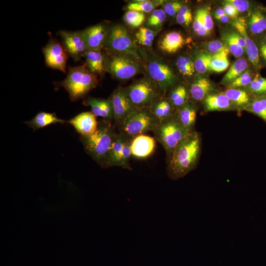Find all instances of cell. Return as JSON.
I'll return each mask as SVG.
<instances>
[{
  "label": "cell",
  "mask_w": 266,
  "mask_h": 266,
  "mask_svg": "<svg viewBox=\"0 0 266 266\" xmlns=\"http://www.w3.org/2000/svg\"><path fill=\"white\" fill-rule=\"evenodd\" d=\"M201 137L192 131L176 147L170 161L167 163V173L172 179L185 176L197 166L201 150Z\"/></svg>",
  "instance_id": "obj_1"
},
{
  "label": "cell",
  "mask_w": 266,
  "mask_h": 266,
  "mask_svg": "<svg viewBox=\"0 0 266 266\" xmlns=\"http://www.w3.org/2000/svg\"><path fill=\"white\" fill-rule=\"evenodd\" d=\"M117 133L111 121L103 119L93 133L81 136V140L87 153L101 166Z\"/></svg>",
  "instance_id": "obj_2"
},
{
  "label": "cell",
  "mask_w": 266,
  "mask_h": 266,
  "mask_svg": "<svg viewBox=\"0 0 266 266\" xmlns=\"http://www.w3.org/2000/svg\"><path fill=\"white\" fill-rule=\"evenodd\" d=\"M136 43L134 36L124 26L117 24L110 26L108 37L103 50L128 57L142 66L144 50L141 49Z\"/></svg>",
  "instance_id": "obj_3"
},
{
  "label": "cell",
  "mask_w": 266,
  "mask_h": 266,
  "mask_svg": "<svg viewBox=\"0 0 266 266\" xmlns=\"http://www.w3.org/2000/svg\"><path fill=\"white\" fill-rule=\"evenodd\" d=\"M143 61L142 66L146 76L156 84L164 95L177 82L178 78L171 67L152 51L144 50Z\"/></svg>",
  "instance_id": "obj_4"
},
{
  "label": "cell",
  "mask_w": 266,
  "mask_h": 266,
  "mask_svg": "<svg viewBox=\"0 0 266 266\" xmlns=\"http://www.w3.org/2000/svg\"><path fill=\"white\" fill-rule=\"evenodd\" d=\"M99 83L98 75L91 72L85 64L70 68L66 77L60 83L72 101L83 98Z\"/></svg>",
  "instance_id": "obj_5"
},
{
  "label": "cell",
  "mask_w": 266,
  "mask_h": 266,
  "mask_svg": "<svg viewBox=\"0 0 266 266\" xmlns=\"http://www.w3.org/2000/svg\"><path fill=\"white\" fill-rule=\"evenodd\" d=\"M152 132L164 148L167 163L179 142L192 131L184 127L174 116L158 123Z\"/></svg>",
  "instance_id": "obj_6"
},
{
  "label": "cell",
  "mask_w": 266,
  "mask_h": 266,
  "mask_svg": "<svg viewBox=\"0 0 266 266\" xmlns=\"http://www.w3.org/2000/svg\"><path fill=\"white\" fill-rule=\"evenodd\" d=\"M125 88L135 109L148 108L164 96L156 84L146 76Z\"/></svg>",
  "instance_id": "obj_7"
},
{
  "label": "cell",
  "mask_w": 266,
  "mask_h": 266,
  "mask_svg": "<svg viewBox=\"0 0 266 266\" xmlns=\"http://www.w3.org/2000/svg\"><path fill=\"white\" fill-rule=\"evenodd\" d=\"M158 124L148 108L135 109L117 126L119 133L131 140L152 131Z\"/></svg>",
  "instance_id": "obj_8"
},
{
  "label": "cell",
  "mask_w": 266,
  "mask_h": 266,
  "mask_svg": "<svg viewBox=\"0 0 266 266\" xmlns=\"http://www.w3.org/2000/svg\"><path fill=\"white\" fill-rule=\"evenodd\" d=\"M104 52L106 56V72L114 78L122 80L130 79L143 69L141 64L131 58Z\"/></svg>",
  "instance_id": "obj_9"
},
{
  "label": "cell",
  "mask_w": 266,
  "mask_h": 266,
  "mask_svg": "<svg viewBox=\"0 0 266 266\" xmlns=\"http://www.w3.org/2000/svg\"><path fill=\"white\" fill-rule=\"evenodd\" d=\"M131 141L124 134L117 133L101 166L105 168L119 166L132 169L130 164Z\"/></svg>",
  "instance_id": "obj_10"
},
{
  "label": "cell",
  "mask_w": 266,
  "mask_h": 266,
  "mask_svg": "<svg viewBox=\"0 0 266 266\" xmlns=\"http://www.w3.org/2000/svg\"><path fill=\"white\" fill-rule=\"evenodd\" d=\"M46 66L53 69L66 72L68 54L58 41L51 38L42 49Z\"/></svg>",
  "instance_id": "obj_11"
},
{
  "label": "cell",
  "mask_w": 266,
  "mask_h": 266,
  "mask_svg": "<svg viewBox=\"0 0 266 266\" xmlns=\"http://www.w3.org/2000/svg\"><path fill=\"white\" fill-rule=\"evenodd\" d=\"M59 34L68 55L75 62L84 57L87 48L81 31H60Z\"/></svg>",
  "instance_id": "obj_12"
},
{
  "label": "cell",
  "mask_w": 266,
  "mask_h": 266,
  "mask_svg": "<svg viewBox=\"0 0 266 266\" xmlns=\"http://www.w3.org/2000/svg\"><path fill=\"white\" fill-rule=\"evenodd\" d=\"M110 26L106 22H101L81 31L87 50H103L108 37Z\"/></svg>",
  "instance_id": "obj_13"
},
{
  "label": "cell",
  "mask_w": 266,
  "mask_h": 266,
  "mask_svg": "<svg viewBox=\"0 0 266 266\" xmlns=\"http://www.w3.org/2000/svg\"><path fill=\"white\" fill-rule=\"evenodd\" d=\"M109 99L112 106L113 120L117 126L135 109L125 88L119 87L116 88Z\"/></svg>",
  "instance_id": "obj_14"
},
{
  "label": "cell",
  "mask_w": 266,
  "mask_h": 266,
  "mask_svg": "<svg viewBox=\"0 0 266 266\" xmlns=\"http://www.w3.org/2000/svg\"><path fill=\"white\" fill-rule=\"evenodd\" d=\"M232 25L245 40V51L249 61L256 70H260L261 65L260 63L259 48L248 35L245 21L243 18H240L234 20Z\"/></svg>",
  "instance_id": "obj_15"
},
{
  "label": "cell",
  "mask_w": 266,
  "mask_h": 266,
  "mask_svg": "<svg viewBox=\"0 0 266 266\" xmlns=\"http://www.w3.org/2000/svg\"><path fill=\"white\" fill-rule=\"evenodd\" d=\"M81 134L87 136L93 133L97 129L98 121L91 112H82L67 121Z\"/></svg>",
  "instance_id": "obj_16"
},
{
  "label": "cell",
  "mask_w": 266,
  "mask_h": 266,
  "mask_svg": "<svg viewBox=\"0 0 266 266\" xmlns=\"http://www.w3.org/2000/svg\"><path fill=\"white\" fill-rule=\"evenodd\" d=\"M155 144L154 138L145 134L138 135L132 139V156L137 159L147 158L154 152Z\"/></svg>",
  "instance_id": "obj_17"
},
{
  "label": "cell",
  "mask_w": 266,
  "mask_h": 266,
  "mask_svg": "<svg viewBox=\"0 0 266 266\" xmlns=\"http://www.w3.org/2000/svg\"><path fill=\"white\" fill-rule=\"evenodd\" d=\"M148 109L158 123L173 117L176 112L169 100L164 96L157 100Z\"/></svg>",
  "instance_id": "obj_18"
},
{
  "label": "cell",
  "mask_w": 266,
  "mask_h": 266,
  "mask_svg": "<svg viewBox=\"0 0 266 266\" xmlns=\"http://www.w3.org/2000/svg\"><path fill=\"white\" fill-rule=\"evenodd\" d=\"M84 57L85 64L92 73L102 78L106 72V53L103 50H87Z\"/></svg>",
  "instance_id": "obj_19"
},
{
  "label": "cell",
  "mask_w": 266,
  "mask_h": 266,
  "mask_svg": "<svg viewBox=\"0 0 266 266\" xmlns=\"http://www.w3.org/2000/svg\"><path fill=\"white\" fill-rule=\"evenodd\" d=\"M185 42L184 37L179 32H170L161 37L158 42V47L164 53L173 54L182 48Z\"/></svg>",
  "instance_id": "obj_20"
},
{
  "label": "cell",
  "mask_w": 266,
  "mask_h": 266,
  "mask_svg": "<svg viewBox=\"0 0 266 266\" xmlns=\"http://www.w3.org/2000/svg\"><path fill=\"white\" fill-rule=\"evenodd\" d=\"M83 104L90 106L91 112L96 116L111 121L113 120V112L109 99H104L89 97L84 100Z\"/></svg>",
  "instance_id": "obj_21"
},
{
  "label": "cell",
  "mask_w": 266,
  "mask_h": 266,
  "mask_svg": "<svg viewBox=\"0 0 266 266\" xmlns=\"http://www.w3.org/2000/svg\"><path fill=\"white\" fill-rule=\"evenodd\" d=\"M213 90V85L208 78L197 77L191 84L189 93L193 100L200 101L212 94Z\"/></svg>",
  "instance_id": "obj_22"
},
{
  "label": "cell",
  "mask_w": 266,
  "mask_h": 266,
  "mask_svg": "<svg viewBox=\"0 0 266 266\" xmlns=\"http://www.w3.org/2000/svg\"><path fill=\"white\" fill-rule=\"evenodd\" d=\"M204 104L207 111L230 110L235 107L224 93L208 95L204 100Z\"/></svg>",
  "instance_id": "obj_23"
},
{
  "label": "cell",
  "mask_w": 266,
  "mask_h": 266,
  "mask_svg": "<svg viewBox=\"0 0 266 266\" xmlns=\"http://www.w3.org/2000/svg\"><path fill=\"white\" fill-rule=\"evenodd\" d=\"M175 117L185 128L193 131L197 117V108L188 101L185 104L176 110Z\"/></svg>",
  "instance_id": "obj_24"
},
{
  "label": "cell",
  "mask_w": 266,
  "mask_h": 266,
  "mask_svg": "<svg viewBox=\"0 0 266 266\" xmlns=\"http://www.w3.org/2000/svg\"><path fill=\"white\" fill-rule=\"evenodd\" d=\"M65 120L59 118L55 113L41 112L32 120L25 122L34 130L43 128L48 125L56 123H64Z\"/></svg>",
  "instance_id": "obj_25"
},
{
  "label": "cell",
  "mask_w": 266,
  "mask_h": 266,
  "mask_svg": "<svg viewBox=\"0 0 266 266\" xmlns=\"http://www.w3.org/2000/svg\"><path fill=\"white\" fill-rule=\"evenodd\" d=\"M224 93L234 106L239 109H245L251 102L248 92L239 88H228Z\"/></svg>",
  "instance_id": "obj_26"
},
{
  "label": "cell",
  "mask_w": 266,
  "mask_h": 266,
  "mask_svg": "<svg viewBox=\"0 0 266 266\" xmlns=\"http://www.w3.org/2000/svg\"><path fill=\"white\" fill-rule=\"evenodd\" d=\"M189 91L184 84H179L171 88L168 99L176 109L180 108L189 101Z\"/></svg>",
  "instance_id": "obj_27"
},
{
  "label": "cell",
  "mask_w": 266,
  "mask_h": 266,
  "mask_svg": "<svg viewBox=\"0 0 266 266\" xmlns=\"http://www.w3.org/2000/svg\"><path fill=\"white\" fill-rule=\"evenodd\" d=\"M248 66V64L245 59H237L231 65L220 83L223 85L229 84L241 75L246 70Z\"/></svg>",
  "instance_id": "obj_28"
},
{
  "label": "cell",
  "mask_w": 266,
  "mask_h": 266,
  "mask_svg": "<svg viewBox=\"0 0 266 266\" xmlns=\"http://www.w3.org/2000/svg\"><path fill=\"white\" fill-rule=\"evenodd\" d=\"M165 0H139L129 2L125 6L127 11H136L144 13L152 12L161 6Z\"/></svg>",
  "instance_id": "obj_29"
},
{
  "label": "cell",
  "mask_w": 266,
  "mask_h": 266,
  "mask_svg": "<svg viewBox=\"0 0 266 266\" xmlns=\"http://www.w3.org/2000/svg\"><path fill=\"white\" fill-rule=\"evenodd\" d=\"M250 31L254 34H259L266 30V15L260 9L255 10L249 21Z\"/></svg>",
  "instance_id": "obj_30"
},
{
  "label": "cell",
  "mask_w": 266,
  "mask_h": 266,
  "mask_svg": "<svg viewBox=\"0 0 266 266\" xmlns=\"http://www.w3.org/2000/svg\"><path fill=\"white\" fill-rule=\"evenodd\" d=\"M229 52L228 49L212 55L209 65L210 70L216 72H222L227 70L230 66L228 57Z\"/></svg>",
  "instance_id": "obj_31"
},
{
  "label": "cell",
  "mask_w": 266,
  "mask_h": 266,
  "mask_svg": "<svg viewBox=\"0 0 266 266\" xmlns=\"http://www.w3.org/2000/svg\"><path fill=\"white\" fill-rule=\"evenodd\" d=\"M166 19V15L162 8L153 10L145 21V27L156 32L161 30Z\"/></svg>",
  "instance_id": "obj_32"
},
{
  "label": "cell",
  "mask_w": 266,
  "mask_h": 266,
  "mask_svg": "<svg viewBox=\"0 0 266 266\" xmlns=\"http://www.w3.org/2000/svg\"><path fill=\"white\" fill-rule=\"evenodd\" d=\"M175 65L178 72L184 77H191L196 71L193 59L189 55L179 56Z\"/></svg>",
  "instance_id": "obj_33"
},
{
  "label": "cell",
  "mask_w": 266,
  "mask_h": 266,
  "mask_svg": "<svg viewBox=\"0 0 266 266\" xmlns=\"http://www.w3.org/2000/svg\"><path fill=\"white\" fill-rule=\"evenodd\" d=\"M157 32L145 26L139 28L134 34L136 42L140 45L150 49Z\"/></svg>",
  "instance_id": "obj_34"
},
{
  "label": "cell",
  "mask_w": 266,
  "mask_h": 266,
  "mask_svg": "<svg viewBox=\"0 0 266 266\" xmlns=\"http://www.w3.org/2000/svg\"><path fill=\"white\" fill-rule=\"evenodd\" d=\"M212 55L205 51L195 53L193 59L196 71L204 74L210 70L209 65Z\"/></svg>",
  "instance_id": "obj_35"
},
{
  "label": "cell",
  "mask_w": 266,
  "mask_h": 266,
  "mask_svg": "<svg viewBox=\"0 0 266 266\" xmlns=\"http://www.w3.org/2000/svg\"><path fill=\"white\" fill-rule=\"evenodd\" d=\"M245 110L255 114L266 122V94L251 101Z\"/></svg>",
  "instance_id": "obj_36"
},
{
  "label": "cell",
  "mask_w": 266,
  "mask_h": 266,
  "mask_svg": "<svg viewBox=\"0 0 266 266\" xmlns=\"http://www.w3.org/2000/svg\"><path fill=\"white\" fill-rule=\"evenodd\" d=\"M127 25L133 28L141 27L146 20L145 13L136 11H127L123 16Z\"/></svg>",
  "instance_id": "obj_37"
},
{
  "label": "cell",
  "mask_w": 266,
  "mask_h": 266,
  "mask_svg": "<svg viewBox=\"0 0 266 266\" xmlns=\"http://www.w3.org/2000/svg\"><path fill=\"white\" fill-rule=\"evenodd\" d=\"M224 42L227 46L229 52L235 58L241 57L245 51L231 36L230 33H225L222 36Z\"/></svg>",
  "instance_id": "obj_38"
},
{
  "label": "cell",
  "mask_w": 266,
  "mask_h": 266,
  "mask_svg": "<svg viewBox=\"0 0 266 266\" xmlns=\"http://www.w3.org/2000/svg\"><path fill=\"white\" fill-rule=\"evenodd\" d=\"M252 93L262 96L266 94V78L262 77L259 73L254 76L251 83L247 86Z\"/></svg>",
  "instance_id": "obj_39"
},
{
  "label": "cell",
  "mask_w": 266,
  "mask_h": 266,
  "mask_svg": "<svg viewBox=\"0 0 266 266\" xmlns=\"http://www.w3.org/2000/svg\"><path fill=\"white\" fill-rule=\"evenodd\" d=\"M254 78L252 71L247 69L239 77L228 84V88H239L247 86L251 83Z\"/></svg>",
  "instance_id": "obj_40"
},
{
  "label": "cell",
  "mask_w": 266,
  "mask_h": 266,
  "mask_svg": "<svg viewBox=\"0 0 266 266\" xmlns=\"http://www.w3.org/2000/svg\"><path fill=\"white\" fill-rule=\"evenodd\" d=\"M176 20L180 25L189 26L193 21L191 9L188 6L183 4L176 15Z\"/></svg>",
  "instance_id": "obj_41"
},
{
  "label": "cell",
  "mask_w": 266,
  "mask_h": 266,
  "mask_svg": "<svg viewBox=\"0 0 266 266\" xmlns=\"http://www.w3.org/2000/svg\"><path fill=\"white\" fill-rule=\"evenodd\" d=\"M183 5V3L180 1L165 0L161 6L166 15L173 17L176 15Z\"/></svg>",
  "instance_id": "obj_42"
},
{
  "label": "cell",
  "mask_w": 266,
  "mask_h": 266,
  "mask_svg": "<svg viewBox=\"0 0 266 266\" xmlns=\"http://www.w3.org/2000/svg\"><path fill=\"white\" fill-rule=\"evenodd\" d=\"M206 50L211 55L217 54L226 50L228 48L226 44L220 40H215L207 42L205 44Z\"/></svg>",
  "instance_id": "obj_43"
},
{
  "label": "cell",
  "mask_w": 266,
  "mask_h": 266,
  "mask_svg": "<svg viewBox=\"0 0 266 266\" xmlns=\"http://www.w3.org/2000/svg\"><path fill=\"white\" fill-rule=\"evenodd\" d=\"M203 26L208 31H211L214 27V23L208 9L202 8Z\"/></svg>",
  "instance_id": "obj_44"
},
{
  "label": "cell",
  "mask_w": 266,
  "mask_h": 266,
  "mask_svg": "<svg viewBox=\"0 0 266 266\" xmlns=\"http://www.w3.org/2000/svg\"><path fill=\"white\" fill-rule=\"evenodd\" d=\"M227 2L232 4L238 12H244L250 8V3L245 0H228Z\"/></svg>",
  "instance_id": "obj_45"
},
{
  "label": "cell",
  "mask_w": 266,
  "mask_h": 266,
  "mask_svg": "<svg viewBox=\"0 0 266 266\" xmlns=\"http://www.w3.org/2000/svg\"><path fill=\"white\" fill-rule=\"evenodd\" d=\"M203 26L202 22V8L198 9L195 12V15L193 21V29L196 33L200 28Z\"/></svg>",
  "instance_id": "obj_46"
},
{
  "label": "cell",
  "mask_w": 266,
  "mask_h": 266,
  "mask_svg": "<svg viewBox=\"0 0 266 266\" xmlns=\"http://www.w3.org/2000/svg\"><path fill=\"white\" fill-rule=\"evenodd\" d=\"M223 9L226 14L230 17L236 18L239 13L236 8L232 4L226 1L223 6Z\"/></svg>",
  "instance_id": "obj_47"
},
{
  "label": "cell",
  "mask_w": 266,
  "mask_h": 266,
  "mask_svg": "<svg viewBox=\"0 0 266 266\" xmlns=\"http://www.w3.org/2000/svg\"><path fill=\"white\" fill-rule=\"evenodd\" d=\"M230 33L233 38L245 50V40L240 34L236 32H231Z\"/></svg>",
  "instance_id": "obj_48"
},
{
  "label": "cell",
  "mask_w": 266,
  "mask_h": 266,
  "mask_svg": "<svg viewBox=\"0 0 266 266\" xmlns=\"http://www.w3.org/2000/svg\"><path fill=\"white\" fill-rule=\"evenodd\" d=\"M259 50L262 58L266 62V43L265 42L262 43L260 45Z\"/></svg>",
  "instance_id": "obj_49"
},
{
  "label": "cell",
  "mask_w": 266,
  "mask_h": 266,
  "mask_svg": "<svg viewBox=\"0 0 266 266\" xmlns=\"http://www.w3.org/2000/svg\"><path fill=\"white\" fill-rule=\"evenodd\" d=\"M226 15V13L224 9L222 8H217L214 12V17L215 18L218 20L223 15Z\"/></svg>",
  "instance_id": "obj_50"
},
{
  "label": "cell",
  "mask_w": 266,
  "mask_h": 266,
  "mask_svg": "<svg viewBox=\"0 0 266 266\" xmlns=\"http://www.w3.org/2000/svg\"><path fill=\"white\" fill-rule=\"evenodd\" d=\"M210 31L206 29L204 26H202L200 29L196 33L199 36H206L208 35Z\"/></svg>",
  "instance_id": "obj_51"
},
{
  "label": "cell",
  "mask_w": 266,
  "mask_h": 266,
  "mask_svg": "<svg viewBox=\"0 0 266 266\" xmlns=\"http://www.w3.org/2000/svg\"><path fill=\"white\" fill-rule=\"evenodd\" d=\"M218 20L220 21L221 22L223 23H226L228 22L229 20V17L227 16L226 14L225 15L222 16Z\"/></svg>",
  "instance_id": "obj_52"
},
{
  "label": "cell",
  "mask_w": 266,
  "mask_h": 266,
  "mask_svg": "<svg viewBox=\"0 0 266 266\" xmlns=\"http://www.w3.org/2000/svg\"><path fill=\"white\" fill-rule=\"evenodd\" d=\"M265 43H266V36H265Z\"/></svg>",
  "instance_id": "obj_53"
}]
</instances>
